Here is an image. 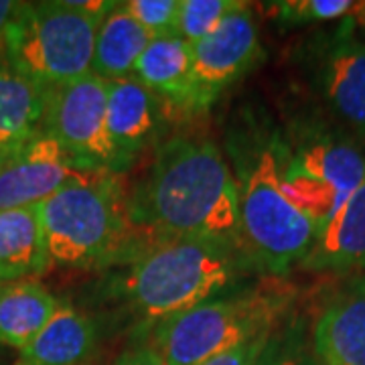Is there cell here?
I'll return each instance as SVG.
<instances>
[{"label":"cell","instance_id":"6da1fadb","mask_svg":"<svg viewBox=\"0 0 365 365\" xmlns=\"http://www.w3.org/2000/svg\"><path fill=\"white\" fill-rule=\"evenodd\" d=\"M126 215L144 244L211 240L242 254L234 170L220 144L203 134H177L158 144L126 191Z\"/></svg>","mask_w":365,"mask_h":365},{"label":"cell","instance_id":"7a4b0ae2","mask_svg":"<svg viewBox=\"0 0 365 365\" xmlns=\"http://www.w3.org/2000/svg\"><path fill=\"white\" fill-rule=\"evenodd\" d=\"M225 158L240 199V248L252 272L284 278L300 268L319 225L284 189V140L262 108H244L225 132Z\"/></svg>","mask_w":365,"mask_h":365},{"label":"cell","instance_id":"3957f363","mask_svg":"<svg viewBox=\"0 0 365 365\" xmlns=\"http://www.w3.org/2000/svg\"><path fill=\"white\" fill-rule=\"evenodd\" d=\"M108 280L110 299L146 333L175 314L235 288L252 272L240 250L211 240L148 242Z\"/></svg>","mask_w":365,"mask_h":365},{"label":"cell","instance_id":"277c9868","mask_svg":"<svg viewBox=\"0 0 365 365\" xmlns=\"http://www.w3.org/2000/svg\"><path fill=\"white\" fill-rule=\"evenodd\" d=\"M297 299L299 292L288 284L230 288L153 327L144 343L165 365H203L272 333L297 309Z\"/></svg>","mask_w":365,"mask_h":365},{"label":"cell","instance_id":"5b68a950","mask_svg":"<svg viewBox=\"0 0 365 365\" xmlns=\"http://www.w3.org/2000/svg\"><path fill=\"white\" fill-rule=\"evenodd\" d=\"M51 264L118 266L143 248L126 215V191L112 173H90L41 203Z\"/></svg>","mask_w":365,"mask_h":365},{"label":"cell","instance_id":"8992f818","mask_svg":"<svg viewBox=\"0 0 365 365\" xmlns=\"http://www.w3.org/2000/svg\"><path fill=\"white\" fill-rule=\"evenodd\" d=\"M280 132L287 195L323 230L365 179V146L323 110L297 114Z\"/></svg>","mask_w":365,"mask_h":365},{"label":"cell","instance_id":"52a82bcc","mask_svg":"<svg viewBox=\"0 0 365 365\" xmlns=\"http://www.w3.org/2000/svg\"><path fill=\"white\" fill-rule=\"evenodd\" d=\"M100 23L71 9L67 0L19 2L0 55L43 88H55L90 76Z\"/></svg>","mask_w":365,"mask_h":365},{"label":"cell","instance_id":"ba28073f","mask_svg":"<svg viewBox=\"0 0 365 365\" xmlns=\"http://www.w3.org/2000/svg\"><path fill=\"white\" fill-rule=\"evenodd\" d=\"M297 59L321 110L365 146V37L345 26L319 31Z\"/></svg>","mask_w":365,"mask_h":365},{"label":"cell","instance_id":"9c48e42d","mask_svg":"<svg viewBox=\"0 0 365 365\" xmlns=\"http://www.w3.org/2000/svg\"><path fill=\"white\" fill-rule=\"evenodd\" d=\"M108 81L96 76L49 88L43 134L61 144L79 169L116 175L108 134Z\"/></svg>","mask_w":365,"mask_h":365},{"label":"cell","instance_id":"30bf717a","mask_svg":"<svg viewBox=\"0 0 365 365\" xmlns=\"http://www.w3.org/2000/svg\"><path fill=\"white\" fill-rule=\"evenodd\" d=\"M193 100L191 116L205 114L225 91L248 76L264 59L260 29L254 11L244 2L213 33L191 45Z\"/></svg>","mask_w":365,"mask_h":365},{"label":"cell","instance_id":"8fae6325","mask_svg":"<svg viewBox=\"0 0 365 365\" xmlns=\"http://www.w3.org/2000/svg\"><path fill=\"white\" fill-rule=\"evenodd\" d=\"M319 365H365V272L339 276L309 317Z\"/></svg>","mask_w":365,"mask_h":365},{"label":"cell","instance_id":"7c38bea8","mask_svg":"<svg viewBox=\"0 0 365 365\" xmlns=\"http://www.w3.org/2000/svg\"><path fill=\"white\" fill-rule=\"evenodd\" d=\"M170 110L138 79L108 81V134L116 157V175L128 170L146 150L165 138Z\"/></svg>","mask_w":365,"mask_h":365},{"label":"cell","instance_id":"4fadbf2b","mask_svg":"<svg viewBox=\"0 0 365 365\" xmlns=\"http://www.w3.org/2000/svg\"><path fill=\"white\" fill-rule=\"evenodd\" d=\"M90 175L51 136L29 140L6 158L0 170V209L41 205L67 182Z\"/></svg>","mask_w":365,"mask_h":365},{"label":"cell","instance_id":"5bb4252c","mask_svg":"<svg viewBox=\"0 0 365 365\" xmlns=\"http://www.w3.org/2000/svg\"><path fill=\"white\" fill-rule=\"evenodd\" d=\"M100 339L102 329L90 313L59 300L47 325L21 349L14 365H90L100 351Z\"/></svg>","mask_w":365,"mask_h":365},{"label":"cell","instance_id":"9a60e30c","mask_svg":"<svg viewBox=\"0 0 365 365\" xmlns=\"http://www.w3.org/2000/svg\"><path fill=\"white\" fill-rule=\"evenodd\" d=\"M300 270L333 276L365 272V179L323 225Z\"/></svg>","mask_w":365,"mask_h":365},{"label":"cell","instance_id":"2e32d148","mask_svg":"<svg viewBox=\"0 0 365 365\" xmlns=\"http://www.w3.org/2000/svg\"><path fill=\"white\" fill-rule=\"evenodd\" d=\"M132 78L160 98L169 110L191 116L193 51L185 39L177 35L150 39Z\"/></svg>","mask_w":365,"mask_h":365},{"label":"cell","instance_id":"e0dca14e","mask_svg":"<svg viewBox=\"0 0 365 365\" xmlns=\"http://www.w3.org/2000/svg\"><path fill=\"white\" fill-rule=\"evenodd\" d=\"M49 88L16 71L0 55V153L13 155L43 132Z\"/></svg>","mask_w":365,"mask_h":365},{"label":"cell","instance_id":"ac0fdd59","mask_svg":"<svg viewBox=\"0 0 365 365\" xmlns=\"http://www.w3.org/2000/svg\"><path fill=\"white\" fill-rule=\"evenodd\" d=\"M49 266L41 205L0 209V270L21 280L39 278Z\"/></svg>","mask_w":365,"mask_h":365},{"label":"cell","instance_id":"d6986e66","mask_svg":"<svg viewBox=\"0 0 365 365\" xmlns=\"http://www.w3.org/2000/svg\"><path fill=\"white\" fill-rule=\"evenodd\" d=\"M59 299L39 278L0 284V345L23 349L51 319Z\"/></svg>","mask_w":365,"mask_h":365},{"label":"cell","instance_id":"ffe728a7","mask_svg":"<svg viewBox=\"0 0 365 365\" xmlns=\"http://www.w3.org/2000/svg\"><path fill=\"white\" fill-rule=\"evenodd\" d=\"M148 43V33L132 19L124 2H116L96 31L90 73L104 81L132 78Z\"/></svg>","mask_w":365,"mask_h":365},{"label":"cell","instance_id":"44dd1931","mask_svg":"<svg viewBox=\"0 0 365 365\" xmlns=\"http://www.w3.org/2000/svg\"><path fill=\"white\" fill-rule=\"evenodd\" d=\"M268 13L280 26L335 25L359 35L365 31V2L359 0H284L268 2Z\"/></svg>","mask_w":365,"mask_h":365},{"label":"cell","instance_id":"7402d4cb","mask_svg":"<svg viewBox=\"0 0 365 365\" xmlns=\"http://www.w3.org/2000/svg\"><path fill=\"white\" fill-rule=\"evenodd\" d=\"M256 365H319L311 345L309 314L294 309L268 337Z\"/></svg>","mask_w":365,"mask_h":365},{"label":"cell","instance_id":"603a6c76","mask_svg":"<svg viewBox=\"0 0 365 365\" xmlns=\"http://www.w3.org/2000/svg\"><path fill=\"white\" fill-rule=\"evenodd\" d=\"M242 4L240 0H179L177 37L193 45L213 33L223 19Z\"/></svg>","mask_w":365,"mask_h":365},{"label":"cell","instance_id":"cb8c5ba5","mask_svg":"<svg viewBox=\"0 0 365 365\" xmlns=\"http://www.w3.org/2000/svg\"><path fill=\"white\" fill-rule=\"evenodd\" d=\"M124 6L150 39L177 35L179 0H126Z\"/></svg>","mask_w":365,"mask_h":365},{"label":"cell","instance_id":"d4e9b609","mask_svg":"<svg viewBox=\"0 0 365 365\" xmlns=\"http://www.w3.org/2000/svg\"><path fill=\"white\" fill-rule=\"evenodd\" d=\"M272 333H266V335H260V337H254L250 339L248 343L240 345V347H234L230 351L222 353L213 359H209L203 365H256V359L258 355L264 349L266 341L270 337Z\"/></svg>","mask_w":365,"mask_h":365},{"label":"cell","instance_id":"484cf974","mask_svg":"<svg viewBox=\"0 0 365 365\" xmlns=\"http://www.w3.org/2000/svg\"><path fill=\"white\" fill-rule=\"evenodd\" d=\"M112 365H165L158 353L146 343L124 351Z\"/></svg>","mask_w":365,"mask_h":365},{"label":"cell","instance_id":"4316f807","mask_svg":"<svg viewBox=\"0 0 365 365\" xmlns=\"http://www.w3.org/2000/svg\"><path fill=\"white\" fill-rule=\"evenodd\" d=\"M16 9H19V2H14V0H0V43H2V37L6 33V26L11 23Z\"/></svg>","mask_w":365,"mask_h":365},{"label":"cell","instance_id":"83f0119b","mask_svg":"<svg viewBox=\"0 0 365 365\" xmlns=\"http://www.w3.org/2000/svg\"><path fill=\"white\" fill-rule=\"evenodd\" d=\"M4 282H11V278H9L6 274L0 270V284H4Z\"/></svg>","mask_w":365,"mask_h":365},{"label":"cell","instance_id":"f1b7e54d","mask_svg":"<svg viewBox=\"0 0 365 365\" xmlns=\"http://www.w3.org/2000/svg\"><path fill=\"white\" fill-rule=\"evenodd\" d=\"M6 158H9V155H4V153H0V170H2V167H4V163H6Z\"/></svg>","mask_w":365,"mask_h":365}]
</instances>
